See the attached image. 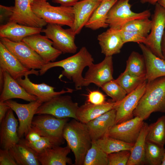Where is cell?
Listing matches in <instances>:
<instances>
[{
	"label": "cell",
	"mask_w": 165,
	"mask_h": 165,
	"mask_svg": "<svg viewBox=\"0 0 165 165\" xmlns=\"http://www.w3.org/2000/svg\"><path fill=\"white\" fill-rule=\"evenodd\" d=\"M130 153V151L124 150L108 154V165H127Z\"/></svg>",
	"instance_id": "40"
},
{
	"label": "cell",
	"mask_w": 165,
	"mask_h": 165,
	"mask_svg": "<svg viewBox=\"0 0 165 165\" xmlns=\"http://www.w3.org/2000/svg\"><path fill=\"white\" fill-rule=\"evenodd\" d=\"M48 1L49 0H46ZM52 2L66 6H73L76 3L82 0H51Z\"/></svg>",
	"instance_id": "47"
},
{
	"label": "cell",
	"mask_w": 165,
	"mask_h": 165,
	"mask_svg": "<svg viewBox=\"0 0 165 165\" xmlns=\"http://www.w3.org/2000/svg\"><path fill=\"white\" fill-rule=\"evenodd\" d=\"M92 55L84 46L82 47L77 53L59 61L50 62L43 65L40 70L39 75H42L48 70L55 67L62 68L61 75L74 83L75 89L81 90L85 86V79L82 76L83 69L93 63Z\"/></svg>",
	"instance_id": "1"
},
{
	"label": "cell",
	"mask_w": 165,
	"mask_h": 165,
	"mask_svg": "<svg viewBox=\"0 0 165 165\" xmlns=\"http://www.w3.org/2000/svg\"><path fill=\"white\" fill-rule=\"evenodd\" d=\"M49 38L53 42V46L62 53H75L78 47L75 43L76 35L70 28L64 29L61 25L47 24L46 28L42 29Z\"/></svg>",
	"instance_id": "8"
},
{
	"label": "cell",
	"mask_w": 165,
	"mask_h": 165,
	"mask_svg": "<svg viewBox=\"0 0 165 165\" xmlns=\"http://www.w3.org/2000/svg\"><path fill=\"white\" fill-rule=\"evenodd\" d=\"M79 106L69 95H58L43 103L35 114H47L58 118H72L77 120L76 113Z\"/></svg>",
	"instance_id": "6"
},
{
	"label": "cell",
	"mask_w": 165,
	"mask_h": 165,
	"mask_svg": "<svg viewBox=\"0 0 165 165\" xmlns=\"http://www.w3.org/2000/svg\"><path fill=\"white\" fill-rule=\"evenodd\" d=\"M116 110L113 109L86 124L92 141H95L106 136L115 124Z\"/></svg>",
	"instance_id": "21"
},
{
	"label": "cell",
	"mask_w": 165,
	"mask_h": 165,
	"mask_svg": "<svg viewBox=\"0 0 165 165\" xmlns=\"http://www.w3.org/2000/svg\"><path fill=\"white\" fill-rule=\"evenodd\" d=\"M23 41L37 53L46 63L54 61L62 53L53 46V42L40 34L26 37Z\"/></svg>",
	"instance_id": "16"
},
{
	"label": "cell",
	"mask_w": 165,
	"mask_h": 165,
	"mask_svg": "<svg viewBox=\"0 0 165 165\" xmlns=\"http://www.w3.org/2000/svg\"><path fill=\"white\" fill-rule=\"evenodd\" d=\"M12 7L13 6L8 7L0 5L1 22L6 19H8L9 21L12 13Z\"/></svg>",
	"instance_id": "45"
},
{
	"label": "cell",
	"mask_w": 165,
	"mask_h": 165,
	"mask_svg": "<svg viewBox=\"0 0 165 165\" xmlns=\"http://www.w3.org/2000/svg\"><path fill=\"white\" fill-rule=\"evenodd\" d=\"M128 94L146 80L145 77L137 76L124 71L115 79Z\"/></svg>",
	"instance_id": "36"
},
{
	"label": "cell",
	"mask_w": 165,
	"mask_h": 165,
	"mask_svg": "<svg viewBox=\"0 0 165 165\" xmlns=\"http://www.w3.org/2000/svg\"><path fill=\"white\" fill-rule=\"evenodd\" d=\"M144 123L138 117L115 124L106 135L125 142L134 144Z\"/></svg>",
	"instance_id": "14"
},
{
	"label": "cell",
	"mask_w": 165,
	"mask_h": 165,
	"mask_svg": "<svg viewBox=\"0 0 165 165\" xmlns=\"http://www.w3.org/2000/svg\"><path fill=\"white\" fill-rule=\"evenodd\" d=\"M71 151L67 145L65 147L55 146L48 148L38 154V159L42 165L72 164L71 159L68 157Z\"/></svg>",
	"instance_id": "25"
},
{
	"label": "cell",
	"mask_w": 165,
	"mask_h": 165,
	"mask_svg": "<svg viewBox=\"0 0 165 165\" xmlns=\"http://www.w3.org/2000/svg\"><path fill=\"white\" fill-rule=\"evenodd\" d=\"M4 75L3 71L0 69V92L2 90L4 84Z\"/></svg>",
	"instance_id": "49"
},
{
	"label": "cell",
	"mask_w": 165,
	"mask_h": 165,
	"mask_svg": "<svg viewBox=\"0 0 165 165\" xmlns=\"http://www.w3.org/2000/svg\"><path fill=\"white\" fill-rule=\"evenodd\" d=\"M10 108L1 123L0 145L2 149L9 150L18 143V123Z\"/></svg>",
	"instance_id": "19"
},
{
	"label": "cell",
	"mask_w": 165,
	"mask_h": 165,
	"mask_svg": "<svg viewBox=\"0 0 165 165\" xmlns=\"http://www.w3.org/2000/svg\"><path fill=\"white\" fill-rule=\"evenodd\" d=\"M101 88L115 102L120 101L127 94L124 89L114 79L105 83Z\"/></svg>",
	"instance_id": "38"
},
{
	"label": "cell",
	"mask_w": 165,
	"mask_h": 165,
	"mask_svg": "<svg viewBox=\"0 0 165 165\" xmlns=\"http://www.w3.org/2000/svg\"><path fill=\"white\" fill-rule=\"evenodd\" d=\"M27 145L38 154L45 149L56 145H60L63 142L58 140L47 137L42 136L39 140L30 142L24 139Z\"/></svg>",
	"instance_id": "39"
},
{
	"label": "cell",
	"mask_w": 165,
	"mask_h": 165,
	"mask_svg": "<svg viewBox=\"0 0 165 165\" xmlns=\"http://www.w3.org/2000/svg\"><path fill=\"white\" fill-rule=\"evenodd\" d=\"M18 83L29 94L36 96L38 99L43 103L47 102L53 97L66 93H72L73 90L67 88L66 90L63 89L60 91H54V87L45 83L35 84L31 82L28 77V75L16 80Z\"/></svg>",
	"instance_id": "18"
},
{
	"label": "cell",
	"mask_w": 165,
	"mask_h": 165,
	"mask_svg": "<svg viewBox=\"0 0 165 165\" xmlns=\"http://www.w3.org/2000/svg\"><path fill=\"white\" fill-rule=\"evenodd\" d=\"M155 5L150 31L144 44L156 56L164 59L161 51V43L165 31V8L158 3Z\"/></svg>",
	"instance_id": "9"
},
{
	"label": "cell",
	"mask_w": 165,
	"mask_h": 165,
	"mask_svg": "<svg viewBox=\"0 0 165 165\" xmlns=\"http://www.w3.org/2000/svg\"><path fill=\"white\" fill-rule=\"evenodd\" d=\"M160 0H140L142 3H148L152 5H155Z\"/></svg>",
	"instance_id": "50"
},
{
	"label": "cell",
	"mask_w": 165,
	"mask_h": 165,
	"mask_svg": "<svg viewBox=\"0 0 165 165\" xmlns=\"http://www.w3.org/2000/svg\"><path fill=\"white\" fill-rule=\"evenodd\" d=\"M5 102L17 116L19 123L17 131L19 137L21 138L25 136L31 128L34 116L43 103L38 99L27 104H20L11 99Z\"/></svg>",
	"instance_id": "11"
},
{
	"label": "cell",
	"mask_w": 165,
	"mask_h": 165,
	"mask_svg": "<svg viewBox=\"0 0 165 165\" xmlns=\"http://www.w3.org/2000/svg\"><path fill=\"white\" fill-rule=\"evenodd\" d=\"M164 149V147L146 141L144 164L161 165Z\"/></svg>",
	"instance_id": "35"
},
{
	"label": "cell",
	"mask_w": 165,
	"mask_h": 165,
	"mask_svg": "<svg viewBox=\"0 0 165 165\" xmlns=\"http://www.w3.org/2000/svg\"><path fill=\"white\" fill-rule=\"evenodd\" d=\"M10 108L5 102L0 101V123L5 117L6 115Z\"/></svg>",
	"instance_id": "46"
},
{
	"label": "cell",
	"mask_w": 165,
	"mask_h": 165,
	"mask_svg": "<svg viewBox=\"0 0 165 165\" xmlns=\"http://www.w3.org/2000/svg\"><path fill=\"white\" fill-rule=\"evenodd\" d=\"M124 44L129 42H137L138 44L145 43L146 37L136 32L128 31L119 29Z\"/></svg>",
	"instance_id": "41"
},
{
	"label": "cell",
	"mask_w": 165,
	"mask_h": 165,
	"mask_svg": "<svg viewBox=\"0 0 165 165\" xmlns=\"http://www.w3.org/2000/svg\"><path fill=\"white\" fill-rule=\"evenodd\" d=\"M161 165H165V149Z\"/></svg>",
	"instance_id": "52"
},
{
	"label": "cell",
	"mask_w": 165,
	"mask_h": 165,
	"mask_svg": "<svg viewBox=\"0 0 165 165\" xmlns=\"http://www.w3.org/2000/svg\"><path fill=\"white\" fill-rule=\"evenodd\" d=\"M95 142L108 154L122 150L131 151L134 145L107 135Z\"/></svg>",
	"instance_id": "32"
},
{
	"label": "cell",
	"mask_w": 165,
	"mask_h": 165,
	"mask_svg": "<svg viewBox=\"0 0 165 165\" xmlns=\"http://www.w3.org/2000/svg\"><path fill=\"white\" fill-rule=\"evenodd\" d=\"M63 136L74 154V164L83 165L86 155L92 144L86 124L73 119L65 124Z\"/></svg>",
	"instance_id": "3"
},
{
	"label": "cell",
	"mask_w": 165,
	"mask_h": 165,
	"mask_svg": "<svg viewBox=\"0 0 165 165\" xmlns=\"http://www.w3.org/2000/svg\"><path fill=\"white\" fill-rule=\"evenodd\" d=\"M155 112L165 113V76L147 81L145 92L133 115L144 120Z\"/></svg>",
	"instance_id": "2"
},
{
	"label": "cell",
	"mask_w": 165,
	"mask_h": 165,
	"mask_svg": "<svg viewBox=\"0 0 165 165\" xmlns=\"http://www.w3.org/2000/svg\"><path fill=\"white\" fill-rule=\"evenodd\" d=\"M117 0H104L94 11L85 27L93 30L109 26L106 23L108 13Z\"/></svg>",
	"instance_id": "29"
},
{
	"label": "cell",
	"mask_w": 165,
	"mask_h": 165,
	"mask_svg": "<svg viewBox=\"0 0 165 165\" xmlns=\"http://www.w3.org/2000/svg\"><path fill=\"white\" fill-rule=\"evenodd\" d=\"M101 2L97 0H82L72 6L74 20L70 28L76 35L80 33Z\"/></svg>",
	"instance_id": "20"
},
{
	"label": "cell",
	"mask_w": 165,
	"mask_h": 165,
	"mask_svg": "<svg viewBox=\"0 0 165 165\" xmlns=\"http://www.w3.org/2000/svg\"><path fill=\"white\" fill-rule=\"evenodd\" d=\"M115 102L105 101L101 105H94L86 102L79 107L77 111V120L86 124L89 122L114 108Z\"/></svg>",
	"instance_id": "27"
},
{
	"label": "cell",
	"mask_w": 165,
	"mask_h": 165,
	"mask_svg": "<svg viewBox=\"0 0 165 165\" xmlns=\"http://www.w3.org/2000/svg\"><path fill=\"white\" fill-rule=\"evenodd\" d=\"M42 137L39 132L31 127L25 136V139L29 142H34L40 140Z\"/></svg>",
	"instance_id": "44"
},
{
	"label": "cell",
	"mask_w": 165,
	"mask_h": 165,
	"mask_svg": "<svg viewBox=\"0 0 165 165\" xmlns=\"http://www.w3.org/2000/svg\"><path fill=\"white\" fill-rule=\"evenodd\" d=\"M0 69L16 80L26 75H39V71L30 70L24 67L1 42Z\"/></svg>",
	"instance_id": "17"
},
{
	"label": "cell",
	"mask_w": 165,
	"mask_h": 165,
	"mask_svg": "<svg viewBox=\"0 0 165 165\" xmlns=\"http://www.w3.org/2000/svg\"><path fill=\"white\" fill-rule=\"evenodd\" d=\"M146 141L164 147L165 145V115L148 126Z\"/></svg>",
	"instance_id": "31"
},
{
	"label": "cell",
	"mask_w": 165,
	"mask_h": 165,
	"mask_svg": "<svg viewBox=\"0 0 165 165\" xmlns=\"http://www.w3.org/2000/svg\"><path fill=\"white\" fill-rule=\"evenodd\" d=\"M147 81L145 80L120 101L115 102V124L133 118V112L145 91Z\"/></svg>",
	"instance_id": "12"
},
{
	"label": "cell",
	"mask_w": 165,
	"mask_h": 165,
	"mask_svg": "<svg viewBox=\"0 0 165 165\" xmlns=\"http://www.w3.org/2000/svg\"><path fill=\"white\" fill-rule=\"evenodd\" d=\"M32 0H14L12 13L9 21L33 27L42 28L47 23L37 16L31 7Z\"/></svg>",
	"instance_id": "13"
},
{
	"label": "cell",
	"mask_w": 165,
	"mask_h": 165,
	"mask_svg": "<svg viewBox=\"0 0 165 165\" xmlns=\"http://www.w3.org/2000/svg\"><path fill=\"white\" fill-rule=\"evenodd\" d=\"M117 0V1H119V0Z\"/></svg>",
	"instance_id": "54"
},
{
	"label": "cell",
	"mask_w": 165,
	"mask_h": 165,
	"mask_svg": "<svg viewBox=\"0 0 165 165\" xmlns=\"http://www.w3.org/2000/svg\"><path fill=\"white\" fill-rule=\"evenodd\" d=\"M42 28L28 26L8 21L0 26V37L14 42L22 41L28 36L42 32Z\"/></svg>",
	"instance_id": "26"
},
{
	"label": "cell",
	"mask_w": 165,
	"mask_h": 165,
	"mask_svg": "<svg viewBox=\"0 0 165 165\" xmlns=\"http://www.w3.org/2000/svg\"><path fill=\"white\" fill-rule=\"evenodd\" d=\"M151 24L152 20L149 18L136 19L128 23L120 29L138 32L147 37L150 31Z\"/></svg>",
	"instance_id": "37"
},
{
	"label": "cell",
	"mask_w": 165,
	"mask_h": 165,
	"mask_svg": "<svg viewBox=\"0 0 165 165\" xmlns=\"http://www.w3.org/2000/svg\"><path fill=\"white\" fill-rule=\"evenodd\" d=\"M158 3L165 8V0H160Z\"/></svg>",
	"instance_id": "51"
},
{
	"label": "cell",
	"mask_w": 165,
	"mask_h": 165,
	"mask_svg": "<svg viewBox=\"0 0 165 165\" xmlns=\"http://www.w3.org/2000/svg\"><path fill=\"white\" fill-rule=\"evenodd\" d=\"M124 71L134 76L145 77L146 68L143 55L135 51H132L127 61Z\"/></svg>",
	"instance_id": "33"
},
{
	"label": "cell",
	"mask_w": 165,
	"mask_h": 165,
	"mask_svg": "<svg viewBox=\"0 0 165 165\" xmlns=\"http://www.w3.org/2000/svg\"><path fill=\"white\" fill-rule=\"evenodd\" d=\"M8 151L17 165H41L38 154L27 145L24 139L20 138L18 143Z\"/></svg>",
	"instance_id": "28"
},
{
	"label": "cell",
	"mask_w": 165,
	"mask_h": 165,
	"mask_svg": "<svg viewBox=\"0 0 165 165\" xmlns=\"http://www.w3.org/2000/svg\"><path fill=\"white\" fill-rule=\"evenodd\" d=\"M97 39L101 52L105 56H112L119 53L124 44L119 29L110 28L99 35Z\"/></svg>",
	"instance_id": "23"
},
{
	"label": "cell",
	"mask_w": 165,
	"mask_h": 165,
	"mask_svg": "<svg viewBox=\"0 0 165 165\" xmlns=\"http://www.w3.org/2000/svg\"><path fill=\"white\" fill-rule=\"evenodd\" d=\"M68 119L69 118H58L49 114L38 115L34 117L31 127L42 136L50 137L63 142V130Z\"/></svg>",
	"instance_id": "10"
},
{
	"label": "cell",
	"mask_w": 165,
	"mask_h": 165,
	"mask_svg": "<svg viewBox=\"0 0 165 165\" xmlns=\"http://www.w3.org/2000/svg\"><path fill=\"white\" fill-rule=\"evenodd\" d=\"M97 0L99 1L100 2H102V1H103L104 0Z\"/></svg>",
	"instance_id": "53"
},
{
	"label": "cell",
	"mask_w": 165,
	"mask_h": 165,
	"mask_svg": "<svg viewBox=\"0 0 165 165\" xmlns=\"http://www.w3.org/2000/svg\"><path fill=\"white\" fill-rule=\"evenodd\" d=\"M88 67L84 78L85 86L93 83L101 88L105 83L114 79L112 56H105L100 63H93Z\"/></svg>",
	"instance_id": "15"
},
{
	"label": "cell",
	"mask_w": 165,
	"mask_h": 165,
	"mask_svg": "<svg viewBox=\"0 0 165 165\" xmlns=\"http://www.w3.org/2000/svg\"><path fill=\"white\" fill-rule=\"evenodd\" d=\"M31 5L35 14L47 24L72 26L74 20L72 6H55L46 0H32Z\"/></svg>",
	"instance_id": "4"
},
{
	"label": "cell",
	"mask_w": 165,
	"mask_h": 165,
	"mask_svg": "<svg viewBox=\"0 0 165 165\" xmlns=\"http://www.w3.org/2000/svg\"><path fill=\"white\" fill-rule=\"evenodd\" d=\"M108 154L92 141L85 156L83 165H108Z\"/></svg>",
	"instance_id": "34"
},
{
	"label": "cell",
	"mask_w": 165,
	"mask_h": 165,
	"mask_svg": "<svg viewBox=\"0 0 165 165\" xmlns=\"http://www.w3.org/2000/svg\"><path fill=\"white\" fill-rule=\"evenodd\" d=\"M0 165H17L8 150L0 149Z\"/></svg>",
	"instance_id": "43"
},
{
	"label": "cell",
	"mask_w": 165,
	"mask_h": 165,
	"mask_svg": "<svg viewBox=\"0 0 165 165\" xmlns=\"http://www.w3.org/2000/svg\"><path fill=\"white\" fill-rule=\"evenodd\" d=\"M130 0L117 1L109 10L106 23L109 27L121 29L128 23L139 19L149 18L151 16L149 10L136 13L131 9Z\"/></svg>",
	"instance_id": "5"
},
{
	"label": "cell",
	"mask_w": 165,
	"mask_h": 165,
	"mask_svg": "<svg viewBox=\"0 0 165 165\" xmlns=\"http://www.w3.org/2000/svg\"><path fill=\"white\" fill-rule=\"evenodd\" d=\"M3 71L4 81L0 101L5 102L13 98L21 99L30 102L38 100L36 96L28 93L9 74Z\"/></svg>",
	"instance_id": "22"
},
{
	"label": "cell",
	"mask_w": 165,
	"mask_h": 165,
	"mask_svg": "<svg viewBox=\"0 0 165 165\" xmlns=\"http://www.w3.org/2000/svg\"><path fill=\"white\" fill-rule=\"evenodd\" d=\"M149 125L144 122L139 135L130 151V155L127 165L144 164L146 138Z\"/></svg>",
	"instance_id": "30"
},
{
	"label": "cell",
	"mask_w": 165,
	"mask_h": 165,
	"mask_svg": "<svg viewBox=\"0 0 165 165\" xmlns=\"http://www.w3.org/2000/svg\"><path fill=\"white\" fill-rule=\"evenodd\" d=\"M144 58L146 68L145 78L147 81L165 76V60L153 54L150 49L142 43H138Z\"/></svg>",
	"instance_id": "24"
},
{
	"label": "cell",
	"mask_w": 165,
	"mask_h": 165,
	"mask_svg": "<svg viewBox=\"0 0 165 165\" xmlns=\"http://www.w3.org/2000/svg\"><path fill=\"white\" fill-rule=\"evenodd\" d=\"M25 67L30 69H40L46 64L43 59L24 42L12 41L0 37V41Z\"/></svg>",
	"instance_id": "7"
},
{
	"label": "cell",
	"mask_w": 165,
	"mask_h": 165,
	"mask_svg": "<svg viewBox=\"0 0 165 165\" xmlns=\"http://www.w3.org/2000/svg\"><path fill=\"white\" fill-rule=\"evenodd\" d=\"M86 102L94 105H101L105 101V96L98 90L89 91L87 95Z\"/></svg>",
	"instance_id": "42"
},
{
	"label": "cell",
	"mask_w": 165,
	"mask_h": 165,
	"mask_svg": "<svg viewBox=\"0 0 165 165\" xmlns=\"http://www.w3.org/2000/svg\"><path fill=\"white\" fill-rule=\"evenodd\" d=\"M161 50L163 57L165 60V31L161 43Z\"/></svg>",
	"instance_id": "48"
}]
</instances>
